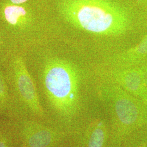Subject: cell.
Wrapping results in <instances>:
<instances>
[{"mask_svg":"<svg viewBox=\"0 0 147 147\" xmlns=\"http://www.w3.org/2000/svg\"><path fill=\"white\" fill-rule=\"evenodd\" d=\"M47 0H0V3H8L16 5H22L28 3H37L39 2L44 1Z\"/></svg>","mask_w":147,"mask_h":147,"instance_id":"cell-13","label":"cell"},{"mask_svg":"<svg viewBox=\"0 0 147 147\" xmlns=\"http://www.w3.org/2000/svg\"><path fill=\"white\" fill-rule=\"evenodd\" d=\"M53 10L74 27L104 36L123 34L135 20H147L126 0H49Z\"/></svg>","mask_w":147,"mask_h":147,"instance_id":"cell-2","label":"cell"},{"mask_svg":"<svg viewBox=\"0 0 147 147\" xmlns=\"http://www.w3.org/2000/svg\"><path fill=\"white\" fill-rule=\"evenodd\" d=\"M0 147H20L14 121L0 119Z\"/></svg>","mask_w":147,"mask_h":147,"instance_id":"cell-9","label":"cell"},{"mask_svg":"<svg viewBox=\"0 0 147 147\" xmlns=\"http://www.w3.org/2000/svg\"><path fill=\"white\" fill-rule=\"evenodd\" d=\"M137 65L139 66L141 70L143 79L147 89V59Z\"/></svg>","mask_w":147,"mask_h":147,"instance_id":"cell-14","label":"cell"},{"mask_svg":"<svg viewBox=\"0 0 147 147\" xmlns=\"http://www.w3.org/2000/svg\"><path fill=\"white\" fill-rule=\"evenodd\" d=\"M101 93L107 107L106 147H119L131 134L147 127V105L112 82L104 85Z\"/></svg>","mask_w":147,"mask_h":147,"instance_id":"cell-3","label":"cell"},{"mask_svg":"<svg viewBox=\"0 0 147 147\" xmlns=\"http://www.w3.org/2000/svg\"><path fill=\"white\" fill-rule=\"evenodd\" d=\"M139 13L147 17V0H126Z\"/></svg>","mask_w":147,"mask_h":147,"instance_id":"cell-12","label":"cell"},{"mask_svg":"<svg viewBox=\"0 0 147 147\" xmlns=\"http://www.w3.org/2000/svg\"><path fill=\"white\" fill-rule=\"evenodd\" d=\"M119 147H147V127L131 134Z\"/></svg>","mask_w":147,"mask_h":147,"instance_id":"cell-11","label":"cell"},{"mask_svg":"<svg viewBox=\"0 0 147 147\" xmlns=\"http://www.w3.org/2000/svg\"><path fill=\"white\" fill-rule=\"evenodd\" d=\"M50 7L49 0L22 5L0 3V20L13 27L24 28Z\"/></svg>","mask_w":147,"mask_h":147,"instance_id":"cell-7","label":"cell"},{"mask_svg":"<svg viewBox=\"0 0 147 147\" xmlns=\"http://www.w3.org/2000/svg\"><path fill=\"white\" fill-rule=\"evenodd\" d=\"M39 81L49 121L73 131L89 115L82 103L78 69L67 60L53 58L45 64Z\"/></svg>","mask_w":147,"mask_h":147,"instance_id":"cell-1","label":"cell"},{"mask_svg":"<svg viewBox=\"0 0 147 147\" xmlns=\"http://www.w3.org/2000/svg\"><path fill=\"white\" fill-rule=\"evenodd\" d=\"M130 65H137L147 59V32L140 42L130 49L125 54Z\"/></svg>","mask_w":147,"mask_h":147,"instance_id":"cell-10","label":"cell"},{"mask_svg":"<svg viewBox=\"0 0 147 147\" xmlns=\"http://www.w3.org/2000/svg\"><path fill=\"white\" fill-rule=\"evenodd\" d=\"M13 121L20 147H68L73 131L37 119L19 118Z\"/></svg>","mask_w":147,"mask_h":147,"instance_id":"cell-5","label":"cell"},{"mask_svg":"<svg viewBox=\"0 0 147 147\" xmlns=\"http://www.w3.org/2000/svg\"><path fill=\"white\" fill-rule=\"evenodd\" d=\"M14 67L13 73L7 81L15 112L14 119L30 118L50 122L42 105L36 82L22 57H16Z\"/></svg>","mask_w":147,"mask_h":147,"instance_id":"cell-4","label":"cell"},{"mask_svg":"<svg viewBox=\"0 0 147 147\" xmlns=\"http://www.w3.org/2000/svg\"><path fill=\"white\" fill-rule=\"evenodd\" d=\"M111 82L121 87L147 105V89L138 65L117 70L111 74Z\"/></svg>","mask_w":147,"mask_h":147,"instance_id":"cell-8","label":"cell"},{"mask_svg":"<svg viewBox=\"0 0 147 147\" xmlns=\"http://www.w3.org/2000/svg\"><path fill=\"white\" fill-rule=\"evenodd\" d=\"M108 137L106 115L89 114L72 132L68 147H106Z\"/></svg>","mask_w":147,"mask_h":147,"instance_id":"cell-6","label":"cell"}]
</instances>
